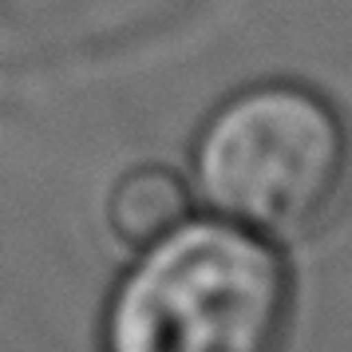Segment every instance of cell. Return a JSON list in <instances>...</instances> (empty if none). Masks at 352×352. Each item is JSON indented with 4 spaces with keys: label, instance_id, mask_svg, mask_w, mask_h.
<instances>
[{
    "label": "cell",
    "instance_id": "obj_2",
    "mask_svg": "<svg viewBox=\"0 0 352 352\" xmlns=\"http://www.w3.org/2000/svg\"><path fill=\"white\" fill-rule=\"evenodd\" d=\"M186 178L198 210L277 245L305 241L349 198V119L313 83L289 76L241 83L198 123Z\"/></svg>",
    "mask_w": 352,
    "mask_h": 352
},
{
    "label": "cell",
    "instance_id": "obj_3",
    "mask_svg": "<svg viewBox=\"0 0 352 352\" xmlns=\"http://www.w3.org/2000/svg\"><path fill=\"white\" fill-rule=\"evenodd\" d=\"M194 202L186 170H175L166 162H139L115 178L107 194V226L127 250H139L146 241L162 238L166 230L186 222Z\"/></svg>",
    "mask_w": 352,
    "mask_h": 352
},
{
    "label": "cell",
    "instance_id": "obj_1",
    "mask_svg": "<svg viewBox=\"0 0 352 352\" xmlns=\"http://www.w3.org/2000/svg\"><path fill=\"white\" fill-rule=\"evenodd\" d=\"M103 297L99 352H281L293 270L277 241L194 210L131 250Z\"/></svg>",
    "mask_w": 352,
    "mask_h": 352
}]
</instances>
